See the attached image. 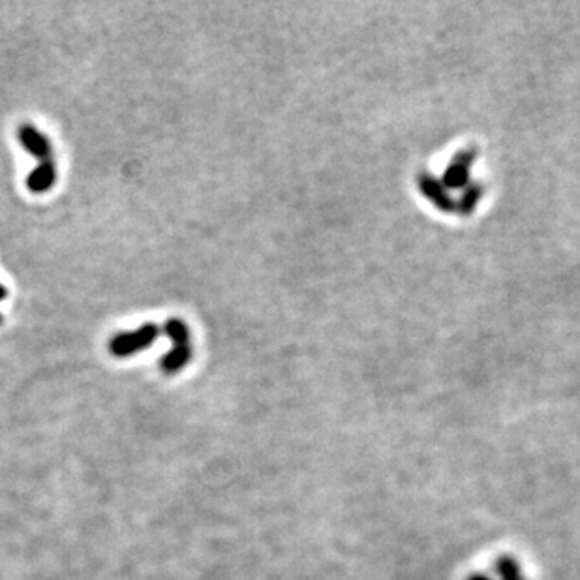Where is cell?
<instances>
[{"instance_id": "obj_1", "label": "cell", "mask_w": 580, "mask_h": 580, "mask_svg": "<svg viewBox=\"0 0 580 580\" xmlns=\"http://www.w3.org/2000/svg\"><path fill=\"white\" fill-rule=\"evenodd\" d=\"M158 334H160L158 325L147 323V325H141L134 333H120L113 336L111 342H109V351L115 357H128V355L137 353L141 349L151 348L154 344V340L158 339Z\"/></svg>"}, {"instance_id": "obj_2", "label": "cell", "mask_w": 580, "mask_h": 580, "mask_svg": "<svg viewBox=\"0 0 580 580\" xmlns=\"http://www.w3.org/2000/svg\"><path fill=\"white\" fill-rule=\"evenodd\" d=\"M19 141L25 147V151L36 156L40 161L51 160V145H49L47 137L30 124H23L19 128Z\"/></svg>"}, {"instance_id": "obj_3", "label": "cell", "mask_w": 580, "mask_h": 580, "mask_svg": "<svg viewBox=\"0 0 580 580\" xmlns=\"http://www.w3.org/2000/svg\"><path fill=\"white\" fill-rule=\"evenodd\" d=\"M55 178H57V169H55L53 160H43L40 161V166L28 175L27 186L28 190L34 193L47 192V190L55 184Z\"/></svg>"}, {"instance_id": "obj_4", "label": "cell", "mask_w": 580, "mask_h": 580, "mask_svg": "<svg viewBox=\"0 0 580 580\" xmlns=\"http://www.w3.org/2000/svg\"><path fill=\"white\" fill-rule=\"evenodd\" d=\"M190 357H192V348L188 346H173V349L169 353L161 359V368L167 372V374H173V372H178L181 368L188 365Z\"/></svg>"}, {"instance_id": "obj_5", "label": "cell", "mask_w": 580, "mask_h": 580, "mask_svg": "<svg viewBox=\"0 0 580 580\" xmlns=\"http://www.w3.org/2000/svg\"><path fill=\"white\" fill-rule=\"evenodd\" d=\"M164 333L173 340V346H188L190 344V331L188 325L181 319H169L164 327Z\"/></svg>"}, {"instance_id": "obj_6", "label": "cell", "mask_w": 580, "mask_h": 580, "mask_svg": "<svg viewBox=\"0 0 580 580\" xmlns=\"http://www.w3.org/2000/svg\"><path fill=\"white\" fill-rule=\"evenodd\" d=\"M8 295V291H6V288L2 284H0V301H2V299H4V297Z\"/></svg>"}, {"instance_id": "obj_7", "label": "cell", "mask_w": 580, "mask_h": 580, "mask_svg": "<svg viewBox=\"0 0 580 580\" xmlns=\"http://www.w3.org/2000/svg\"><path fill=\"white\" fill-rule=\"evenodd\" d=\"M0 323H2V316H0Z\"/></svg>"}]
</instances>
